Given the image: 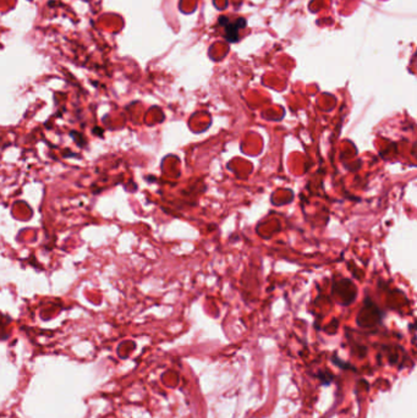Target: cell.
<instances>
[{
    "mask_svg": "<svg viewBox=\"0 0 417 418\" xmlns=\"http://www.w3.org/2000/svg\"><path fill=\"white\" fill-rule=\"evenodd\" d=\"M220 25L224 28V37L229 42H236L237 37H239V31L246 26V21L244 18H237L236 21H229L226 18H220L219 20Z\"/></svg>",
    "mask_w": 417,
    "mask_h": 418,
    "instance_id": "1",
    "label": "cell"
}]
</instances>
